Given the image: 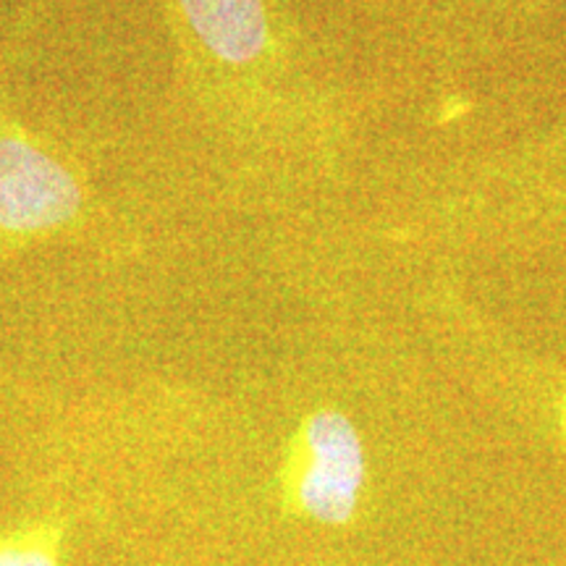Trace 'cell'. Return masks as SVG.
Segmentation results:
<instances>
[{
    "instance_id": "4",
    "label": "cell",
    "mask_w": 566,
    "mask_h": 566,
    "mask_svg": "<svg viewBox=\"0 0 566 566\" xmlns=\"http://www.w3.org/2000/svg\"><path fill=\"white\" fill-rule=\"evenodd\" d=\"M66 533L59 522H30L0 535V566H63Z\"/></svg>"
},
{
    "instance_id": "2",
    "label": "cell",
    "mask_w": 566,
    "mask_h": 566,
    "mask_svg": "<svg viewBox=\"0 0 566 566\" xmlns=\"http://www.w3.org/2000/svg\"><path fill=\"white\" fill-rule=\"evenodd\" d=\"M370 436L349 407L317 401L281 446L279 495L286 514L325 527L349 525L370 483Z\"/></svg>"
},
{
    "instance_id": "5",
    "label": "cell",
    "mask_w": 566,
    "mask_h": 566,
    "mask_svg": "<svg viewBox=\"0 0 566 566\" xmlns=\"http://www.w3.org/2000/svg\"><path fill=\"white\" fill-rule=\"evenodd\" d=\"M554 375L556 378L541 391L537 407H541L551 433H554L556 443L562 446V451L566 454V370Z\"/></svg>"
},
{
    "instance_id": "1",
    "label": "cell",
    "mask_w": 566,
    "mask_h": 566,
    "mask_svg": "<svg viewBox=\"0 0 566 566\" xmlns=\"http://www.w3.org/2000/svg\"><path fill=\"white\" fill-rule=\"evenodd\" d=\"M233 184L273 212L357 208L375 158L373 90L283 0H160Z\"/></svg>"
},
{
    "instance_id": "3",
    "label": "cell",
    "mask_w": 566,
    "mask_h": 566,
    "mask_svg": "<svg viewBox=\"0 0 566 566\" xmlns=\"http://www.w3.org/2000/svg\"><path fill=\"white\" fill-rule=\"evenodd\" d=\"M80 174L40 137L0 118V258L59 237L82 221Z\"/></svg>"
}]
</instances>
